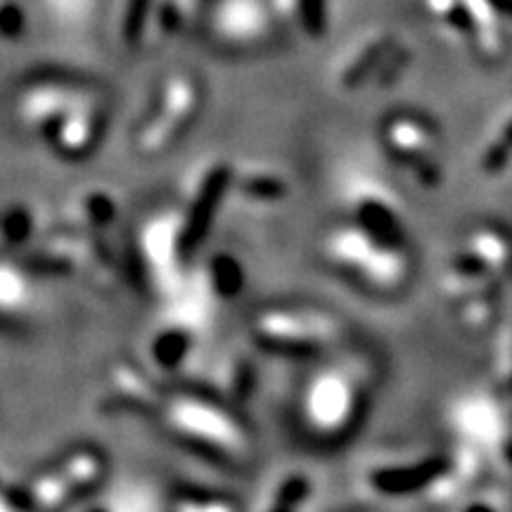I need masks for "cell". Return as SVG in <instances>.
<instances>
[{"label":"cell","instance_id":"obj_17","mask_svg":"<svg viewBox=\"0 0 512 512\" xmlns=\"http://www.w3.org/2000/svg\"><path fill=\"white\" fill-rule=\"evenodd\" d=\"M242 283H245V275H242L240 266L233 259L211 261L207 271V287L214 297L233 299L242 290Z\"/></svg>","mask_w":512,"mask_h":512},{"label":"cell","instance_id":"obj_9","mask_svg":"<svg viewBox=\"0 0 512 512\" xmlns=\"http://www.w3.org/2000/svg\"><path fill=\"white\" fill-rule=\"evenodd\" d=\"M185 245H188V223L176 219V216L159 219L147 228L143 249L157 283H174L176 273L181 271Z\"/></svg>","mask_w":512,"mask_h":512},{"label":"cell","instance_id":"obj_11","mask_svg":"<svg viewBox=\"0 0 512 512\" xmlns=\"http://www.w3.org/2000/svg\"><path fill=\"white\" fill-rule=\"evenodd\" d=\"M110 396L117 406L133 408V411L138 413H147L150 408L159 411L164 399V396L157 394L150 377L136 366H117L112 370Z\"/></svg>","mask_w":512,"mask_h":512},{"label":"cell","instance_id":"obj_13","mask_svg":"<svg viewBox=\"0 0 512 512\" xmlns=\"http://www.w3.org/2000/svg\"><path fill=\"white\" fill-rule=\"evenodd\" d=\"M192 344H195V337H192V328L188 323H169L152 337V363L166 370V373H174L190 358Z\"/></svg>","mask_w":512,"mask_h":512},{"label":"cell","instance_id":"obj_6","mask_svg":"<svg viewBox=\"0 0 512 512\" xmlns=\"http://www.w3.org/2000/svg\"><path fill=\"white\" fill-rule=\"evenodd\" d=\"M271 22L268 0H216L209 12L211 34L230 48H252L261 43Z\"/></svg>","mask_w":512,"mask_h":512},{"label":"cell","instance_id":"obj_15","mask_svg":"<svg viewBox=\"0 0 512 512\" xmlns=\"http://www.w3.org/2000/svg\"><path fill=\"white\" fill-rule=\"evenodd\" d=\"M313 484L306 472H287L273 484L259 512H304L311 501Z\"/></svg>","mask_w":512,"mask_h":512},{"label":"cell","instance_id":"obj_18","mask_svg":"<svg viewBox=\"0 0 512 512\" xmlns=\"http://www.w3.org/2000/svg\"><path fill=\"white\" fill-rule=\"evenodd\" d=\"M0 299H3L5 313L22 311L27 306V283H24L22 273L10 264L3 266V275H0Z\"/></svg>","mask_w":512,"mask_h":512},{"label":"cell","instance_id":"obj_12","mask_svg":"<svg viewBox=\"0 0 512 512\" xmlns=\"http://www.w3.org/2000/svg\"><path fill=\"white\" fill-rule=\"evenodd\" d=\"M98 112L91 102H79L74 107V112L64 114L60 121V133H57V147L62 150V155L69 157H81L86 155V150H91L93 140L98 138Z\"/></svg>","mask_w":512,"mask_h":512},{"label":"cell","instance_id":"obj_14","mask_svg":"<svg viewBox=\"0 0 512 512\" xmlns=\"http://www.w3.org/2000/svg\"><path fill=\"white\" fill-rule=\"evenodd\" d=\"M162 512H242V503L226 491L183 486L171 491Z\"/></svg>","mask_w":512,"mask_h":512},{"label":"cell","instance_id":"obj_5","mask_svg":"<svg viewBox=\"0 0 512 512\" xmlns=\"http://www.w3.org/2000/svg\"><path fill=\"white\" fill-rule=\"evenodd\" d=\"M463 465L446 453H427L413 460L377 465L368 472V486L382 498L427 496L437 501L463 477Z\"/></svg>","mask_w":512,"mask_h":512},{"label":"cell","instance_id":"obj_4","mask_svg":"<svg viewBox=\"0 0 512 512\" xmlns=\"http://www.w3.org/2000/svg\"><path fill=\"white\" fill-rule=\"evenodd\" d=\"M320 256L332 271L347 275L358 287L380 297L399 294L413 275L411 252L403 242L377 238L356 221L325 230Z\"/></svg>","mask_w":512,"mask_h":512},{"label":"cell","instance_id":"obj_19","mask_svg":"<svg viewBox=\"0 0 512 512\" xmlns=\"http://www.w3.org/2000/svg\"><path fill=\"white\" fill-rule=\"evenodd\" d=\"M48 10L64 24L86 22L93 10V0H46Z\"/></svg>","mask_w":512,"mask_h":512},{"label":"cell","instance_id":"obj_20","mask_svg":"<svg viewBox=\"0 0 512 512\" xmlns=\"http://www.w3.org/2000/svg\"><path fill=\"white\" fill-rule=\"evenodd\" d=\"M86 512H110L107 508H91V510H86Z\"/></svg>","mask_w":512,"mask_h":512},{"label":"cell","instance_id":"obj_1","mask_svg":"<svg viewBox=\"0 0 512 512\" xmlns=\"http://www.w3.org/2000/svg\"><path fill=\"white\" fill-rule=\"evenodd\" d=\"M377 384L370 356L332 354L320 361L294 396V422L318 446H339L354 437L368 415Z\"/></svg>","mask_w":512,"mask_h":512},{"label":"cell","instance_id":"obj_3","mask_svg":"<svg viewBox=\"0 0 512 512\" xmlns=\"http://www.w3.org/2000/svg\"><path fill=\"white\" fill-rule=\"evenodd\" d=\"M247 332L256 347L271 356L323 361L337 354L347 337V325L323 306L278 302L254 309L247 318Z\"/></svg>","mask_w":512,"mask_h":512},{"label":"cell","instance_id":"obj_2","mask_svg":"<svg viewBox=\"0 0 512 512\" xmlns=\"http://www.w3.org/2000/svg\"><path fill=\"white\" fill-rule=\"evenodd\" d=\"M166 437L223 470L247 472L256 460L249 425L226 401L200 392L164 396L157 411Z\"/></svg>","mask_w":512,"mask_h":512},{"label":"cell","instance_id":"obj_10","mask_svg":"<svg viewBox=\"0 0 512 512\" xmlns=\"http://www.w3.org/2000/svg\"><path fill=\"white\" fill-rule=\"evenodd\" d=\"M451 425L460 439L472 441L475 446L491 444L498 437V413L484 396L460 399L451 411Z\"/></svg>","mask_w":512,"mask_h":512},{"label":"cell","instance_id":"obj_16","mask_svg":"<svg viewBox=\"0 0 512 512\" xmlns=\"http://www.w3.org/2000/svg\"><path fill=\"white\" fill-rule=\"evenodd\" d=\"M389 143L394 147V155H401L403 159H415V147L418 150H427L430 145V131L420 124V121L401 117L396 119L387 131Z\"/></svg>","mask_w":512,"mask_h":512},{"label":"cell","instance_id":"obj_7","mask_svg":"<svg viewBox=\"0 0 512 512\" xmlns=\"http://www.w3.org/2000/svg\"><path fill=\"white\" fill-rule=\"evenodd\" d=\"M197 91L195 81L185 74L171 76L162 88V107L157 110V117L150 119L143 126L138 138L140 150H162V147L178 136V131L188 124L197 107Z\"/></svg>","mask_w":512,"mask_h":512},{"label":"cell","instance_id":"obj_8","mask_svg":"<svg viewBox=\"0 0 512 512\" xmlns=\"http://www.w3.org/2000/svg\"><path fill=\"white\" fill-rule=\"evenodd\" d=\"M50 467L60 479L62 489L67 491L72 505H79L86 498H91L110 477V458L100 446L93 444L67 448L62 456H57L50 463Z\"/></svg>","mask_w":512,"mask_h":512}]
</instances>
